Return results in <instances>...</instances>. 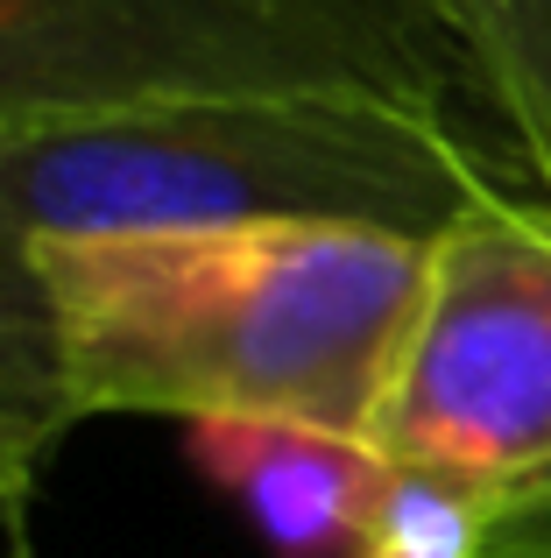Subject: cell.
<instances>
[{"instance_id":"obj_1","label":"cell","mask_w":551,"mask_h":558,"mask_svg":"<svg viewBox=\"0 0 551 558\" xmlns=\"http://www.w3.org/2000/svg\"><path fill=\"white\" fill-rule=\"evenodd\" d=\"M78 417H290L375 438L431 233L206 227L28 241Z\"/></svg>"},{"instance_id":"obj_2","label":"cell","mask_w":551,"mask_h":558,"mask_svg":"<svg viewBox=\"0 0 551 558\" xmlns=\"http://www.w3.org/2000/svg\"><path fill=\"white\" fill-rule=\"evenodd\" d=\"M510 191L524 198L474 121L389 99L226 93L0 128V227L22 241L297 219L445 233Z\"/></svg>"},{"instance_id":"obj_3","label":"cell","mask_w":551,"mask_h":558,"mask_svg":"<svg viewBox=\"0 0 551 558\" xmlns=\"http://www.w3.org/2000/svg\"><path fill=\"white\" fill-rule=\"evenodd\" d=\"M226 93L389 99L495 142L460 36L411 0H0V128Z\"/></svg>"},{"instance_id":"obj_4","label":"cell","mask_w":551,"mask_h":558,"mask_svg":"<svg viewBox=\"0 0 551 558\" xmlns=\"http://www.w3.org/2000/svg\"><path fill=\"white\" fill-rule=\"evenodd\" d=\"M375 452L495 502L551 474V205L510 191L431 233Z\"/></svg>"},{"instance_id":"obj_5","label":"cell","mask_w":551,"mask_h":558,"mask_svg":"<svg viewBox=\"0 0 551 558\" xmlns=\"http://www.w3.org/2000/svg\"><path fill=\"white\" fill-rule=\"evenodd\" d=\"M184 452L226 502L248 509L269 558H354L389 481L375 438L290 417L184 424Z\"/></svg>"},{"instance_id":"obj_6","label":"cell","mask_w":551,"mask_h":558,"mask_svg":"<svg viewBox=\"0 0 551 558\" xmlns=\"http://www.w3.org/2000/svg\"><path fill=\"white\" fill-rule=\"evenodd\" d=\"M71 424L85 417L71 403L64 340L36 247L0 227V517L8 523H22V509L36 502V481Z\"/></svg>"},{"instance_id":"obj_7","label":"cell","mask_w":551,"mask_h":558,"mask_svg":"<svg viewBox=\"0 0 551 558\" xmlns=\"http://www.w3.org/2000/svg\"><path fill=\"white\" fill-rule=\"evenodd\" d=\"M474 85L524 198L551 205V0H495Z\"/></svg>"},{"instance_id":"obj_8","label":"cell","mask_w":551,"mask_h":558,"mask_svg":"<svg viewBox=\"0 0 551 558\" xmlns=\"http://www.w3.org/2000/svg\"><path fill=\"white\" fill-rule=\"evenodd\" d=\"M488 523H495V495L389 460L382 502H375L354 558H481Z\"/></svg>"},{"instance_id":"obj_9","label":"cell","mask_w":551,"mask_h":558,"mask_svg":"<svg viewBox=\"0 0 551 558\" xmlns=\"http://www.w3.org/2000/svg\"><path fill=\"white\" fill-rule=\"evenodd\" d=\"M481 558H551V474L495 502V523H488V551Z\"/></svg>"},{"instance_id":"obj_10","label":"cell","mask_w":551,"mask_h":558,"mask_svg":"<svg viewBox=\"0 0 551 558\" xmlns=\"http://www.w3.org/2000/svg\"><path fill=\"white\" fill-rule=\"evenodd\" d=\"M411 8L431 14L439 28H453L460 50H467V64H474V50H481V36H488V14H495V0H411Z\"/></svg>"}]
</instances>
